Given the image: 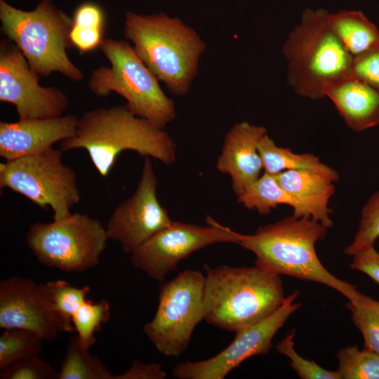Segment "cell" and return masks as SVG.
Masks as SVG:
<instances>
[{"label":"cell","mask_w":379,"mask_h":379,"mask_svg":"<svg viewBox=\"0 0 379 379\" xmlns=\"http://www.w3.org/2000/svg\"><path fill=\"white\" fill-rule=\"evenodd\" d=\"M328 228L311 218L293 215L257 228L253 234L237 233L238 244L255 256V265L279 275L315 281L355 301L363 293L337 278L322 265L315 249Z\"/></svg>","instance_id":"6da1fadb"},{"label":"cell","mask_w":379,"mask_h":379,"mask_svg":"<svg viewBox=\"0 0 379 379\" xmlns=\"http://www.w3.org/2000/svg\"><path fill=\"white\" fill-rule=\"evenodd\" d=\"M84 149L102 177L110 172L117 157L126 150L152 157L165 165L175 162L176 145L171 135L135 116L126 105L85 112L74 135L60 142L62 152Z\"/></svg>","instance_id":"7a4b0ae2"},{"label":"cell","mask_w":379,"mask_h":379,"mask_svg":"<svg viewBox=\"0 0 379 379\" xmlns=\"http://www.w3.org/2000/svg\"><path fill=\"white\" fill-rule=\"evenodd\" d=\"M204 319L237 332L273 314L285 296L280 275L257 266L204 265Z\"/></svg>","instance_id":"3957f363"},{"label":"cell","mask_w":379,"mask_h":379,"mask_svg":"<svg viewBox=\"0 0 379 379\" xmlns=\"http://www.w3.org/2000/svg\"><path fill=\"white\" fill-rule=\"evenodd\" d=\"M125 38L159 81L175 95L188 93L206 44L179 18L163 13L140 15L127 12Z\"/></svg>","instance_id":"277c9868"},{"label":"cell","mask_w":379,"mask_h":379,"mask_svg":"<svg viewBox=\"0 0 379 379\" xmlns=\"http://www.w3.org/2000/svg\"><path fill=\"white\" fill-rule=\"evenodd\" d=\"M328 13L323 8L305 9L283 47L290 86L312 100L324 98L325 85L351 75L354 56L331 27Z\"/></svg>","instance_id":"5b68a950"},{"label":"cell","mask_w":379,"mask_h":379,"mask_svg":"<svg viewBox=\"0 0 379 379\" xmlns=\"http://www.w3.org/2000/svg\"><path fill=\"white\" fill-rule=\"evenodd\" d=\"M0 21L2 33L22 52L36 74L47 77L58 72L73 81L84 79L82 70L67 54L73 46L69 38L72 18L51 0H41L31 11L0 0Z\"/></svg>","instance_id":"8992f818"},{"label":"cell","mask_w":379,"mask_h":379,"mask_svg":"<svg viewBox=\"0 0 379 379\" xmlns=\"http://www.w3.org/2000/svg\"><path fill=\"white\" fill-rule=\"evenodd\" d=\"M100 50L110 63L92 71L88 87L95 95L112 92L122 96L135 116L164 129L175 117L173 101L159 85V79L128 42L103 39Z\"/></svg>","instance_id":"52a82bcc"},{"label":"cell","mask_w":379,"mask_h":379,"mask_svg":"<svg viewBox=\"0 0 379 379\" xmlns=\"http://www.w3.org/2000/svg\"><path fill=\"white\" fill-rule=\"evenodd\" d=\"M108 239L102 222L81 212L62 220L34 222L26 234V243L41 264L65 272L98 266Z\"/></svg>","instance_id":"ba28073f"},{"label":"cell","mask_w":379,"mask_h":379,"mask_svg":"<svg viewBox=\"0 0 379 379\" xmlns=\"http://www.w3.org/2000/svg\"><path fill=\"white\" fill-rule=\"evenodd\" d=\"M53 147L0 164V187L27 197L42 208L51 207L53 220H62L80 201L77 173Z\"/></svg>","instance_id":"9c48e42d"},{"label":"cell","mask_w":379,"mask_h":379,"mask_svg":"<svg viewBox=\"0 0 379 379\" xmlns=\"http://www.w3.org/2000/svg\"><path fill=\"white\" fill-rule=\"evenodd\" d=\"M205 276L186 270L159 288L154 318L143 331L166 357H178L188 347L192 333L204 319Z\"/></svg>","instance_id":"30bf717a"},{"label":"cell","mask_w":379,"mask_h":379,"mask_svg":"<svg viewBox=\"0 0 379 379\" xmlns=\"http://www.w3.org/2000/svg\"><path fill=\"white\" fill-rule=\"evenodd\" d=\"M207 226L173 221L131 254V265L163 281L192 253L217 243L238 244L237 233L207 217Z\"/></svg>","instance_id":"8fae6325"},{"label":"cell","mask_w":379,"mask_h":379,"mask_svg":"<svg viewBox=\"0 0 379 379\" xmlns=\"http://www.w3.org/2000/svg\"><path fill=\"white\" fill-rule=\"evenodd\" d=\"M298 295V291H294L273 314L237 331L232 342L215 356L179 363L173 368L172 375L178 379H223L249 357L267 354L275 334L301 306V303L295 302Z\"/></svg>","instance_id":"7c38bea8"},{"label":"cell","mask_w":379,"mask_h":379,"mask_svg":"<svg viewBox=\"0 0 379 379\" xmlns=\"http://www.w3.org/2000/svg\"><path fill=\"white\" fill-rule=\"evenodd\" d=\"M0 100L13 105L20 120L61 117L69 105L62 91L39 85V75L6 39L0 43Z\"/></svg>","instance_id":"4fadbf2b"},{"label":"cell","mask_w":379,"mask_h":379,"mask_svg":"<svg viewBox=\"0 0 379 379\" xmlns=\"http://www.w3.org/2000/svg\"><path fill=\"white\" fill-rule=\"evenodd\" d=\"M158 179L150 157H145L141 177L131 197L113 210L107 225L109 239L131 254L173 220L157 195Z\"/></svg>","instance_id":"5bb4252c"},{"label":"cell","mask_w":379,"mask_h":379,"mask_svg":"<svg viewBox=\"0 0 379 379\" xmlns=\"http://www.w3.org/2000/svg\"><path fill=\"white\" fill-rule=\"evenodd\" d=\"M0 328L27 329L44 340L64 332L45 284L19 276L0 282Z\"/></svg>","instance_id":"9a60e30c"},{"label":"cell","mask_w":379,"mask_h":379,"mask_svg":"<svg viewBox=\"0 0 379 379\" xmlns=\"http://www.w3.org/2000/svg\"><path fill=\"white\" fill-rule=\"evenodd\" d=\"M79 117H58L0 121V156L10 161L51 148L58 141L72 137Z\"/></svg>","instance_id":"2e32d148"},{"label":"cell","mask_w":379,"mask_h":379,"mask_svg":"<svg viewBox=\"0 0 379 379\" xmlns=\"http://www.w3.org/2000/svg\"><path fill=\"white\" fill-rule=\"evenodd\" d=\"M266 133L264 126L241 121L235 124L225 136L215 166L219 172L230 176L237 197L261 175L263 166L258 144Z\"/></svg>","instance_id":"e0dca14e"},{"label":"cell","mask_w":379,"mask_h":379,"mask_svg":"<svg viewBox=\"0 0 379 379\" xmlns=\"http://www.w3.org/2000/svg\"><path fill=\"white\" fill-rule=\"evenodd\" d=\"M322 93L352 131L361 132L379 124V91L368 84L350 75L325 85Z\"/></svg>","instance_id":"ac0fdd59"},{"label":"cell","mask_w":379,"mask_h":379,"mask_svg":"<svg viewBox=\"0 0 379 379\" xmlns=\"http://www.w3.org/2000/svg\"><path fill=\"white\" fill-rule=\"evenodd\" d=\"M274 177L288 194L305 204L311 218L327 228L333 225L328 207L335 192L333 181L328 177L308 170H288Z\"/></svg>","instance_id":"d6986e66"},{"label":"cell","mask_w":379,"mask_h":379,"mask_svg":"<svg viewBox=\"0 0 379 379\" xmlns=\"http://www.w3.org/2000/svg\"><path fill=\"white\" fill-rule=\"evenodd\" d=\"M258 149L262 161L263 171L277 175L288 170H308L321 173L333 182L340 180V175L331 167L321 162L311 153L297 154L291 149L277 145L267 133L258 142Z\"/></svg>","instance_id":"ffe728a7"},{"label":"cell","mask_w":379,"mask_h":379,"mask_svg":"<svg viewBox=\"0 0 379 379\" xmlns=\"http://www.w3.org/2000/svg\"><path fill=\"white\" fill-rule=\"evenodd\" d=\"M237 200L245 208L262 215L270 213L279 205H288L293 208L294 216L311 218L308 208L284 190L274 175L265 172L249 185Z\"/></svg>","instance_id":"44dd1931"},{"label":"cell","mask_w":379,"mask_h":379,"mask_svg":"<svg viewBox=\"0 0 379 379\" xmlns=\"http://www.w3.org/2000/svg\"><path fill=\"white\" fill-rule=\"evenodd\" d=\"M329 25L347 50L357 55L379 41V30L363 13L340 11L328 13Z\"/></svg>","instance_id":"7402d4cb"},{"label":"cell","mask_w":379,"mask_h":379,"mask_svg":"<svg viewBox=\"0 0 379 379\" xmlns=\"http://www.w3.org/2000/svg\"><path fill=\"white\" fill-rule=\"evenodd\" d=\"M58 379H114V375L80 344L76 335L69 339Z\"/></svg>","instance_id":"603a6c76"},{"label":"cell","mask_w":379,"mask_h":379,"mask_svg":"<svg viewBox=\"0 0 379 379\" xmlns=\"http://www.w3.org/2000/svg\"><path fill=\"white\" fill-rule=\"evenodd\" d=\"M44 340L33 331L8 328L0 336V371L22 359L39 355Z\"/></svg>","instance_id":"cb8c5ba5"},{"label":"cell","mask_w":379,"mask_h":379,"mask_svg":"<svg viewBox=\"0 0 379 379\" xmlns=\"http://www.w3.org/2000/svg\"><path fill=\"white\" fill-rule=\"evenodd\" d=\"M53 305L63 326L64 332L75 331L72 317L86 300L90 286L77 288L65 280L58 279L45 283Z\"/></svg>","instance_id":"d4e9b609"},{"label":"cell","mask_w":379,"mask_h":379,"mask_svg":"<svg viewBox=\"0 0 379 379\" xmlns=\"http://www.w3.org/2000/svg\"><path fill=\"white\" fill-rule=\"evenodd\" d=\"M364 338V349L379 355V301L362 294L346 305Z\"/></svg>","instance_id":"484cf974"},{"label":"cell","mask_w":379,"mask_h":379,"mask_svg":"<svg viewBox=\"0 0 379 379\" xmlns=\"http://www.w3.org/2000/svg\"><path fill=\"white\" fill-rule=\"evenodd\" d=\"M336 357L340 379H379V355L352 345L340 349Z\"/></svg>","instance_id":"4316f807"},{"label":"cell","mask_w":379,"mask_h":379,"mask_svg":"<svg viewBox=\"0 0 379 379\" xmlns=\"http://www.w3.org/2000/svg\"><path fill=\"white\" fill-rule=\"evenodd\" d=\"M110 318V305L105 299L93 302L86 300L72 317V322L80 344L86 349L95 343V332Z\"/></svg>","instance_id":"83f0119b"},{"label":"cell","mask_w":379,"mask_h":379,"mask_svg":"<svg viewBox=\"0 0 379 379\" xmlns=\"http://www.w3.org/2000/svg\"><path fill=\"white\" fill-rule=\"evenodd\" d=\"M379 237V191L372 194L361 210L359 227L352 242L344 253L353 256L357 253L374 246Z\"/></svg>","instance_id":"f1b7e54d"},{"label":"cell","mask_w":379,"mask_h":379,"mask_svg":"<svg viewBox=\"0 0 379 379\" xmlns=\"http://www.w3.org/2000/svg\"><path fill=\"white\" fill-rule=\"evenodd\" d=\"M294 335L293 330L275 347L279 354L289 359L291 367L301 379H340L337 371L325 369L315 361L306 359L298 354L294 348Z\"/></svg>","instance_id":"f546056e"},{"label":"cell","mask_w":379,"mask_h":379,"mask_svg":"<svg viewBox=\"0 0 379 379\" xmlns=\"http://www.w3.org/2000/svg\"><path fill=\"white\" fill-rule=\"evenodd\" d=\"M58 373L39 355L31 357L1 370V379H58Z\"/></svg>","instance_id":"4dcf8cb0"},{"label":"cell","mask_w":379,"mask_h":379,"mask_svg":"<svg viewBox=\"0 0 379 379\" xmlns=\"http://www.w3.org/2000/svg\"><path fill=\"white\" fill-rule=\"evenodd\" d=\"M351 75L379 91V41L354 56Z\"/></svg>","instance_id":"1f68e13d"},{"label":"cell","mask_w":379,"mask_h":379,"mask_svg":"<svg viewBox=\"0 0 379 379\" xmlns=\"http://www.w3.org/2000/svg\"><path fill=\"white\" fill-rule=\"evenodd\" d=\"M102 34L103 29L72 25L69 38L73 46L81 53H86L99 48Z\"/></svg>","instance_id":"d6a6232c"},{"label":"cell","mask_w":379,"mask_h":379,"mask_svg":"<svg viewBox=\"0 0 379 379\" xmlns=\"http://www.w3.org/2000/svg\"><path fill=\"white\" fill-rule=\"evenodd\" d=\"M352 257L350 267L364 273L379 284V252L374 246L364 249Z\"/></svg>","instance_id":"836d02e7"},{"label":"cell","mask_w":379,"mask_h":379,"mask_svg":"<svg viewBox=\"0 0 379 379\" xmlns=\"http://www.w3.org/2000/svg\"><path fill=\"white\" fill-rule=\"evenodd\" d=\"M166 372L159 364H144L134 359L129 369L114 375V379H164Z\"/></svg>","instance_id":"e575fe53"}]
</instances>
